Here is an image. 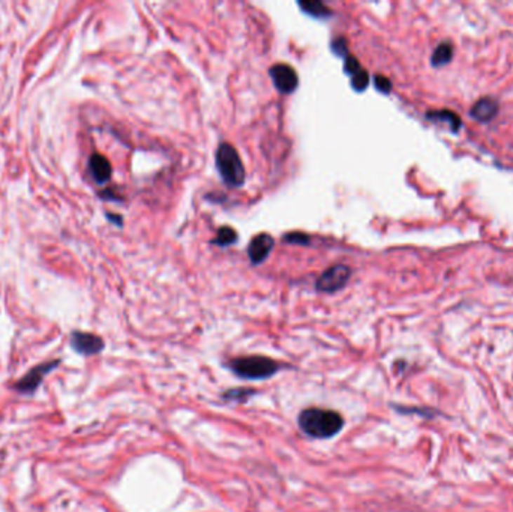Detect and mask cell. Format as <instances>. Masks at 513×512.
<instances>
[{"mask_svg":"<svg viewBox=\"0 0 513 512\" xmlns=\"http://www.w3.org/2000/svg\"><path fill=\"white\" fill-rule=\"evenodd\" d=\"M284 242L293 245H309L311 237L303 232H290L284 236Z\"/></svg>","mask_w":513,"mask_h":512,"instance_id":"obj_17","label":"cell"},{"mask_svg":"<svg viewBox=\"0 0 513 512\" xmlns=\"http://www.w3.org/2000/svg\"><path fill=\"white\" fill-rule=\"evenodd\" d=\"M215 164L222 182L228 188H240L245 183V166L236 147L230 143H221L216 149Z\"/></svg>","mask_w":513,"mask_h":512,"instance_id":"obj_2","label":"cell"},{"mask_svg":"<svg viewBox=\"0 0 513 512\" xmlns=\"http://www.w3.org/2000/svg\"><path fill=\"white\" fill-rule=\"evenodd\" d=\"M275 248V239L267 233H260L251 239L248 245V257L253 265H261L267 260Z\"/></svg>","mask_w":513,"mask_h":512,"instance_id":"obj_8","label":"cell"},{"mask_svg":"<svg viewBox=\"0 0 513 512\" xmlns=\"http://www.w3.org/2000/svg\"><path fill=\"white\" fill-rule=\"evenodd\" d=\"M369 84V74L366 70H360L354 75H352V87L356 92H364Z\"/></svg>","mask_w":513,"mask_h":512,"instance_id":"obj_15","label":"cell"},{"mask_svg":"<svg viewBox=\"0 0 513 512\" xmlns=\"http://www.w3.org/2000/svg\"><path fill=\"white\" fill-rule=\"evenodd\" d=\"M71 347L83 356H92L101 353L104 350L105 343L101 336L96 334L74 331L71 334Z\"/></svg>","mask_w":513,"mask_h":512,"instance_id":"obj_7","label":"cell"},{"mask_svg":"<svg viewBox=\"0 0 513 512\" xmlns=\"http://www.w3.org/2000/svg\"><path fill=\"white\" fill-rule=\"evenodd\" d=\"M455 47L451 41L440 42L439 46L435 47L432 56H431V65L434 68H441L446 67L447 63H451L453 59Z\"/></svg>","mask_w":513,"mask_h":512,"instance_id":"obj_12","label":"cell"},{"mask_svg":"<svg viewBox=\"0 0 513 512\" xmlns=\"http://www.w3.org/2000/svg\"><path fill=\"white\" fill-rule=\"evenodd\" d=\"M498 113H500V101L493 96L480 98V100H477L473 104L470 110V116L476 122L480 124L493 122Z\"/></svg>","mask_w":513,"mask_h":512,"instance_id":"obj_9","label":"cell"},{"mask_svg":"<svg viewBox=\"0 0 513 512\" xmlns=\"http://www.w3.org/2000/svg\"><path fill=\"white\" fill-rule=\"evenodd\" d=\"M331 50L338 58L345 59L348 56V42L344 37H338L335 39H332L331 42Z\"/></svg>","mask_w":513,"mask_h":512,"instance_id":"obj_16","label":"cell"},{"mask_svg":"<svg viewBox=\"0 0 513 512\" xmlns=\"http://www.w3.org/2000/svg\"><path fill=\"white\" fill-rule=\"evenodd\" d=\"M298 5L305 14L312 18L323 20L333 15V11L323 2H320V0H305V2H299Z\"/></svg>","mask_w":513,"mask_h":512,"instance_id":"obj_13","label":"cell"},{"mask_svg":"<svg viewBox=\"0 0 513 512\" xmlns=\"http://www.w3.org/2000/svg\"><path fill=\"white\" fill-rule=\"evenodd\" d=\"M228 368L239 377L248 380H265L277 374L281 369V365L272 357L254 355L232 359L228 362Z\"/></svg>","mask_w":513,"mask_h":512,"instance_id":"obj_3","label":"cell"},{"mask_svg":"<svg viewBox=\"0 0 513 512\" xmlns=\"http://www.w3.org/2000/svg\"><path fill=\"white\" fill-rule=\"evenodd\" d=\"M427 119L429 122L434 124H444L449 126V129L452 133H458L462 128V119L460 117V114L447 110V108H441V110H431L427 113Z\"/></svg>","mask_w":513,"mask_h":512,"instance_id":"obj_11","label":"cell"},{"mask_svg":"<svg viewBox=\"0 0 513 512\" xmlns=\"http://www.w3.org/2000/svg\"><path fill=\"white\" fill-rule=\"evenodd\" d=\"M236 242H237V233H236L234 228L224 225V227L220 228V230H218L216 236L213 237V241H212V245L227 248V247H232Z\"/></svg>","mask_w":513,"mask_h":512,"instance_id":"obj_14","label":"cell"},{"mask_svg":"<svg viewBox=\"0 0 513 512\" xmlns=\"http://www.w3.org/2000/svg\"><path fill=\"white\" fill-rule=\"evenodd\" d=\"M352 278V269L347 265L327 268L315 282V289L321 293H336L342 290Z\"/></svg>","mask_w":513,"mask_h":512,"instance_id":"obj_4","label":"cell"},{"mask_svg":"<svg viewBox=\"0 0 513 512\" xmlns=\"http://www.w3.org/2000/svg\"><path fill=\"white\" fill-rule=\"evenodd\" d=\"M298 422L300 430L312 439H331L344 427L341 413L320 407L302 410Z\"/></svg>","mask_w":513,"mask_h":512,"instance_id":"obj_1","label":"cell"},{"mask_svg":"<svg viewBox=\"0 0 513 512\" xmlns=\"http://www.w3.org/2000/svg\"><path fill=\"white\" fill-rule=\"evenodd\" d=\"M89 170H91L92 178L98 183H107L112 179L113 169H112L110 161H108L104 155L93 154L89 159Z\"/></svg>","mask_w":513,"mask_h":512,"instance_id":"obj_10","label":"cell"},{"mask_svg":"<svg viewBox=\"0 0 513 512\" xmlns=\"http://www.w3.org/2000/svg\"><path fill=\"white\" fill-rule=\"evenodd\" d=\"M269 75L279 93L291 95L293 92H296L299 86V75L290 65L277 63L269 70Z\"/></svg>","mask_w":513,"mask_h":512,"instance_id":"obj_6","label":"cell"},{"mask_svg":"<svg viewBox=\"0 0 513 512\" xmlns=\"http://www.w3.org/2000/svg\"><path fill=\"white\" fill-rule=\"evenodd\" d=\"M107 220L112 221L113 224H116L117 227H122L124 225V220L122 216L120 215H116V214H107Z\"/></svg>","mask_w":513,"mask_h":512,"instance_id":"obj_21","label":"cell"},{"mask_svg":"<svg viewBox=\"0 0 513 512\" xmlns=\"http://www.w3.org/2000/svg\"><path fill=\"white\" fill-rule=\"evenodd\" d=\"M254 390L253 389H232L230 392H227V394L224 395V398H232V400H236V398H240V400H246L248 395H253Z\"/></svg>","mask_w":513,"mask_h":512,"instance_id":"obj_20","label":"cell"},{"mask_svg":"<svg viewBox=\"0 0 513 512\" xmlns=\"http://www.w3.org/2000/svg\"><path fill=\"white\" fill-rule=\"evenodd\" d=\"M59 364H60L59 359H54V361L42 362L34 368H30L23 377L18 379V382L14 383V389L18 392V394H23V395L34 394V392L42 383L44 377H46L50 372H53V369L56 368Z\"/></svg>","mask_w":513,"mask_h":512,"instance_id":"obj_5","label":"cell"},{"mask_svg":"<svg viewBox=\"0 0 513 512\" xmlns=\"http://www.w3.org/2000/svg\"><path fill=\"white\" fill-rule=\"evenodd\" d=\"M360 70H362V67H360V62L357 60V58L352 56V54H348V56L344 59V72L352 77V75H354Z\"/></svg>","mask_w":513,"mask_h":512,"instance_id":"obj_18","label":"cell"},{"mask_svg":"<svg viewBox=\"0 0 513 512\" xmlns=\"http://www.w3.org/2000/svg\"><path fill=\"white\" fill-rule=\"evenodd\" d=\"M374 84H375V89L380 91L381 93L387 95L392 92V81L387 77H385V75H380V74L375 75Z\"/></svg>","mask_w":513,"mask_h":512,"instance_id":"obj_19","label":"cell"}]
</instances>
